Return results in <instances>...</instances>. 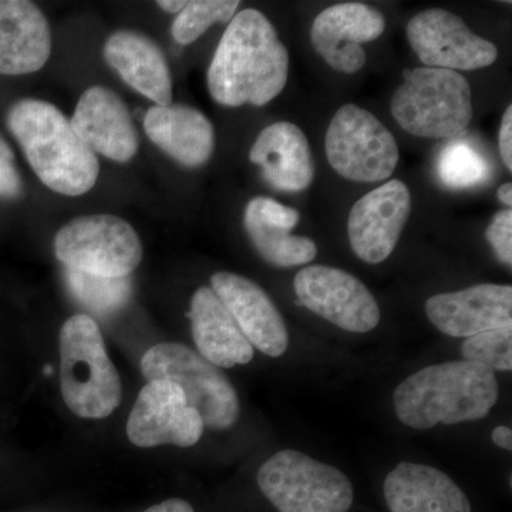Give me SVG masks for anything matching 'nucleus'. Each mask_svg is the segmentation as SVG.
<instances>
[{
	"instance_id": "nucleus-1",
	"label": "nucleus",
	"mask_w": 512,
	"mask_h": 512,
	"mask_svg": "<svg viewBox=\"0 0 512 512\" xmlns=\"http://www.w3.org/2000/svg\"><path fill=\"white\" fill-rule=\"evenodd\" d=\"M289 53L271 20L244 9L225 29L208 67V90L221 106L261 107L284 92Z\"/></svg>"
},
{
	"instance_id": "nucleus-2",
	"label": "nucleus",
	"mask_w": 512,
	"mask_h": 512,
	"mask_svg": "<svg viewBox=\"0 0 512 512\" xmlns=\"http://www.w3.org/2000/svg\"><path fill=\"white\" fill-rule=\"evenodd\" d=\"M493 370L468 360L424 367L393 394L397 419L414 430L484 419L498 402Z\"/></svg>"
},
{
	"instance_id": "nucleus-3",
	"label": "nucleus",
	"mask_w": 512,
	"mask_h": 512,
	"mask_svg": "<svg viewBox=\"0 0 512 512\" xmlns=\"http://www.w3.org/2000/svg\"><path fill=\"white\" fill-rule=\"evenodd\" d=\"M6 123L49 190L79 197L96 185L100 174L96 154L56 106L43 100H20L10 107Z\"/></svg>"
},
{
	"instance_id": "nucleus-4",
	"label": "nucleus",
	"mask_w": 512,
	"mask_h": 512,
	"mask_svg": "<svg viewBox=\"0 0 512 512\" xmlns=\"http://www.w3.org/2000/svg\"><path fill=\"white\" fill-rule=\"evenodd\" d=\"M60 390L64 403L82 419L109 417L121 403V380L93 318L74 315L60 330Z\"/></svg>"
},
{
	"instance_id": "nucleus-5",
	"label": "nucleus",
	"mask_w": 512,
	"mask_h": 512,
	"mask_svg": "<svg viewBox=\"0 0 512 512\" xmlns=\"http://www.w3.org/2000/svg\"><path fill=\"white\" fill-rule=\"evenodd\" d=\"M390 109L396 123L412 136L457 140L473 120V93L461 73L416 67L404 70Z\"/></svg>"
},
{
	"instance_id": "nucleus-6",
	"label": "nucleus",
	"mask_w": 512,
	"mask_h": 512,
	"mask_svg": "<svg viewBox=\"0 0 512 512\" xmlns=\"http://www.w3.org/2000/svg\"><path fill=\"white\" fill-rule=\"evenodd\" d=\"M256 480L279 512H348L355 498L345 473L298 450L269 457Z\"/></svg>"
},
{
	"instance_id": "nucleus-7",
	"label": "nucleus",
	"mask_w": 512,
	"mask_h": 512,
	"mask_svg": "<svg viewBox=\"0 0 512 512\" xmlns=\"http://www.w3.org/2000/svg\"><path fill=\"white\" fill-rule=\"evenodd\" d=\"M141 372L150 380H168L181 387L188 406L197 410L207 429H232L239 417V399L228 377L200 353L181 343H158L141 357Z\"/></svg>"
},
{
	"instance_id": "nucleus-8",
	"label": "nucleus",
	"mask_w": 512,
	"mask_h": 512,
	"mask_svg": "<svg viewBox=\"0 0 512 512\" xmlns=\"http://www.w3.org/2000/svg\"><path fill=\"white\" fill-rule=\"evenodd\" d=\"M55 254L66 269L103 278H128L143 261V245L136 229L123 218L84 215L57 232Z\"/></svg>"
},
{
	"instance_id": "nucleus-9",
	"label": "nucleus",
	"mask_w": 512,
	"mask_h": 512,
	"mask_svg": "<svg viewBox=\"0 0 512 512\" xmlns=\"http://www.w3.org/2000/svg\"><path fill=\"white\" fill-rule=\"evenodd\" d=\"M325 150L333 170L355 183L387 180L400 158L392 131L356 104L336 111L326 131Z\"/></svg>"
},
{
	"instance_id": "nucleus-10",
	"label": "nucleus",
	"mask_w": 512,
	"mask_h": 512,
	"mask_svg": "<svg viewBox=\"0 0 512 512\" xmlns=\"http://www.w3.org/2000/svg\"><path fill=\"white\" fill-rule=\"evenodd\" d=\"M293 288L301 305L346 332H370L382 318L373 293L343 269L306 266L296 274Z\"/></svg>"
},
{
	"instance_id": "nucleus-11",
	"label": "nucleus",
	"mask_w": 512,
	"mask_h": 512,
	"mask_svg": "<svg viewBox=\"0 0 512 512\" xmlns=\"http://www.w3.org/2000/svg\"><path fill=\"white\" fill-rule=\"evenodd\" d=\"M406 35L424 67L473 72L498 59L494 43L477 36L460 16L446 9L423 10L410 20Z\"/></svg>"
},
{
	"instance_id": "nucleus-12",
	"label": "nucleus",
	"mask_w": 512,
	"mask_h": 512,
	"mask_svg": "<svg viewBox=\"0 0 512 512\" xmlns=\"http://www.w3.org/2000/svg\"><path fill=\"white\" fill-rule=\"evenodd\" d=\"M204 429L200 414L188 406L181 387L168 380H150L138 393L127 421L128 440L143 448L192 447Z\"/></svg>"
},
{
	"instance_id": "nucleus-13",
	"label": "nucleus",
	"mask_w": 512,
	"mask_h": 512,
	"mask_svg": "<svg viewBox=\"0 0 512 512\" xmlns=\"http://www.w3.org/2000/svg\"><path fill=\"white\" fill-rule=\"evenodd\" d=\"M412 212V194L400 180L380 185L350 210L348 237L357 258L370 265L382 264L397 247Z\"/></svg>"
},
{
	"instance_id": "nucleus-14",
	"label": "nucleus",
	"mask_w": 512,
	"mask_h": 512,
	"mask_svg": "<svg viewBox=\"0 0 512 512\" xmlns=\"http://www.w3.org/2000/svg\"><path fill=\"white\" fill-rule=\"evenodd\" d=\"M383 13L365 3L349 2L329 6L313 20L312 45L336 72L353 74L366 64L363 43L383 35Z\"/></svg>"
},
{
	"instance_id": "nucleus-15",
	"label": "nucleus",
	"mask_w": 512,
	"mask_h": 512,
	"mask_svg": "<svg viewBox=\"0 0 512 512\" xmlns=\"http://www.w3.org/2000/svg\"><path fill=\"white\" fill-rule=\"evenodd\" d=\"M427 318L444 335L471 338L478 333L512 326L510 285L480 284L427 299Z\"/></svg>"
},
{
	"instance_id": "nucleus-16",
	"label": "nucleus",
	"mask_w": 512,
	"mask_h": 512,
	"mask_svg": "<svg viewBox=\"0 0 512 512\" xmlns=\"http://www.w3.org/2000/svg\"><path fill=\"white\" fill-rule=\"evenodd\" d=\"M211 286L252 348L269 357L284 355L289 346L288 328L261 286L245 276L224 271L211 276Z\"/></svg>"
},
{
	"instance_id": "nucleus-17",
	"label": "nucleus",
	"mask_w": 512,
	"mask_h": 512,
	"mask_svg": "<svg viewBox=\"0 0 512 512\" xmlns=\"http://www.w3.org/2000/svg\"><path fill=\"white\" fill-rule=\"evenodd\" d=\"M74 131L94 154L128 163L138 151V134L124 101L101 86L87 89L72 117Z\"/></svg>"
},
{
	"instance_id": "nucleus-18",
	"label": "nucleus",
	"mask_w": 512,
	"mask_h": 512,
	"mask_svg": "<svg viewBox=\"0 0 512 512\" xmlns=\"http://www.w3.org/2000/svg\"><path fill=\"white\" fill-rule=\"evenodd\" d=\"M301 214L274 198L256 197L244 211V227L262 259L276 268L309 264L318 255L315 241L292 235Z\"/></svg>"
},
{
	"instance_id": "nucleus-19",
	"label": "nucleus",
	"mask_w": 512,
	"mask_h": 512,
	"mask_svg": "<svg viewBox=\"0 0 512 512\" xmlns=\"http://www.w3.org/2000/svg\"><path fill=\"white\" fill-rule=\"evenodd\" d=\"M52 53V33L42 10L29 0H0V74L39 72Z\"/></svg>"
},
{
	"instance_id": "nucleus-20",
	"label": "nucleus",
	"mask_w": 512,
	"mask_h": 512,
	"mask_svg": "<svg viewBox=\"0 0 512 512\" xmlns=\"http://www.w3.org/2000/svg\"><path fill=\"white\" fill-rule=\"evenodd\" d=\"M249 160L261 168L266 183L278 191H305L315 178L308 138L289 121L264 128L252 144Z\"/></svg>"
},
{
	"instance_id": "nucleus-21",
	"label": "nucleus",
	"mask_w": 512,
	"mask_h": 512,
	"mask_svg": "<svg viewBox=\"0 0 512 512\" xmlns=\"http://www.w3.org/2000/svg\"><path fill=\"white\" fill-rule=\"evenodd\" d=\"M103 53L106 62L131 89L156 106H170L173 79L163 50L154 40L136 30H117L106 40Z\"/></svg>"
},
{
	"instance_id": "nucleus-22",
	"label": "nucleus",
	"mask_w": 512,
	"mask_h": 512,
	"mask_svg": "<svg viewBox=\"0 0 512 512\" xmlns=\"http://www.w3.org/2000/svg\"><path fill=\"white\" fill-rule=\"evenodd\" d=\"M383 491L392 512H471L466 493L446 473L426 464H397Z\"/></svg>"
},
{
	"instance_id": "nucleus-23",
	"label": "nucleus",
	"mask_w": 512,
	"mask_h": 512,
	"mask_svg": "<svg viewBox=\"0 0 512 512\" xmlns=\"http://www.w3.org/2000/svg\"><path fill=\"white\" fill-rule=\"evenodd\" d=\"M192 338L198 352L218 369L248 365L254 348L215 292L201 286L191 298Z\"/></svg>"
},
{
	"instance_id": "nucleus-24",
	"label": "nucleus",
	"mask_w": 512,
	"mask_h": 512,
	"mask_svg": "<svg viewBox=\"0 0 512 512\" xmlns=\"http://www.w3.org/2000/svg\"><path fill=\"white\" fill-rule=\"evenodd\" d=\"M143 124L147 137L184 167H201L214 153V127L194 107L153 106L148 109Z\"/></svg>"
},
{
	"instance_id": "nucleus-25",
	"label": "nucleus",
	"mask_w": 512,
	"mask_h": 512,
	"mask_svg": "<svg viewBox=\"0 0 512 512\" xmlns=\"http://www.w3.org/2000/svg\"><path fill=\"white\" fill-rule=\"evenodd\" d=\"M66 282L74 298L90 311L104 315L119 311L130 299L133 292L128 278H103L66 269Z\"/></svg>"
},
{
	"instance_id": "nucleus-26",
	"label": "nucleus",
	"mask_w": 512,
	"mask_h": 512,
	"mask_svg": "<svg viewBox=\"0 0 512 512\" xmlns=\"http://www.w3.org/2000/svg\"><path fill=\"white\" fill-rule=\"evenodd\" d=\"M441 183L453 190H467L490 177V165L480 151L467 141L453 140L437 158Z\"/></svg>"
},
{
	"instance_id": "nucleus-27",
	"label": "nucleus",
	"mask_w": 512,
	"mask_h": 512,
	"mask_svg": "<svg viewBox=\"0 0 512 512\" xmlns=\"http://www.w3.org/2000/svg\"><path fill=\"white\" fill-rule=\"evenodd\" d=\"M238 0H194L174 19L171 35L178 45L188 46L200 39L215 23L231 22Z\"/></svg>"
},
{
	"instance_id": "nucleus-28",
	"label": "nucleus",
	"mask_w": 512,
	"mask_h": 512,
	"mask_svg": "<svg viewBox=\"0 0 512 512\" xmlns=\"http://www.w3.org/2000/svg\"><path fill=\"white\" fill-rule=\"evenodd\" d=\"M460 352L464 360L480 363L493 372H511L512 326L487 330L464 339Z\"/></svg>"
},
{
	"instance_id": "nucleus-29",
	"label": "nucleus",
	"mask_w": 512,
	"mask_h": 512,
	"mask_svg": "<svg viewBox=\"0 0 512 512\" xmlns=\"http://www.w3.org/2000/svg\"><path fill=\"white\" fill-rule=\"evenodd\" d=\"M485 238L490 242L498 261L512 265V211L504 210L495 214L493 221L485 231Z\"/></svg>"
},
{
	"instance_id": "nucleus-30",
	"label": "nucleus",
	"mask_w": 512,
	"mask_h": 512,
	"mask_svg": "<svg viewBox=\"0 0 512 512\" xmlns=\"http://www.w3.org/2000/svg\"><path fill=\"white\" fill-rule=\"evenodd\" d=\"M23 194V181L15 163V154L0 136V198L16 200Z\"/></svg>"
},
{
	"instance_id": "nucleus-31",
	"label": "nucleus",
	"mask_w": 512,
	"mask_h": 512,
	"mask_svg": "<svg viewBox=\"0 0 512 512\" xmlns=\"http://www.w3.org/2000/svg\"><path fill=\"white\" fill-rule=\"evenodd\" d=\"M501 160L507 170L512 171V107L508 106L501 120L500 136H498Z\"/></svg>"
},
{
	"instance_id": "nucleus-32",
	"label": "nucleus",
	"mask_w": 512,
	"mask_h": 512,
	"mask_svg": "<svg viewBox=\"0 0 512 512\" xmlns=\"http://www.w3.org/2000/svg\"><path fill=\"white\" fill-rule=\"evenodd\" d=\"M144 512H195L192 505L188 501L181 498H171V500L163 501V503L153 505Z\"/></svg>"
},
{
	"instance_id": "nucleus-33",
	"label": "nucleus",
	"mask_w": 512,
	"mask_h": 512,
	"mask_svg": "<svg viewBox=\"0 0 512 512\" xmlns=\"http://www.w3.org/2000/svg\"><path fill=\"white\" fill-rule=\"evenodd\" d=\"M491 439L495 446L504 448V450H512V431L510 427L498 426L495 427L493 433H491Z\"/></svg>"
},
{
	"instance_id": "nucleus-34",
	"label": "nucleus",
	"mask_w": 512,
	"mask_h": 512,
	"mask_svg": "<svg viewBox=\"0 0 512 512\" xmlns=\"http://www.w3.org/2000/svg\"><path fill=\"white\" fill-rule=\"evenodd\" d=\"M188 2L185 0H160L157 5L160 6L164 12L171 13V15H178L187 6Z\"/></svg>"
},
{
	"instance_id": "nucleus-35",
	"label": "nucleus",
	"mask_w": 512,
	"mask_h": 512,
	"mask_svg": "<svg viewBox=\"0 0 512 512\" xmlns=\"http://www.w3.org/2000/svg\"><path fill=\"white\" fill-rule=\"evenodd\" d=\"M497 195L500 201L503 202L504 205H507L508 210H510L512 205V184L507 183L501 185V187L498 188Z\"/></svg>"
}]
</instances>
